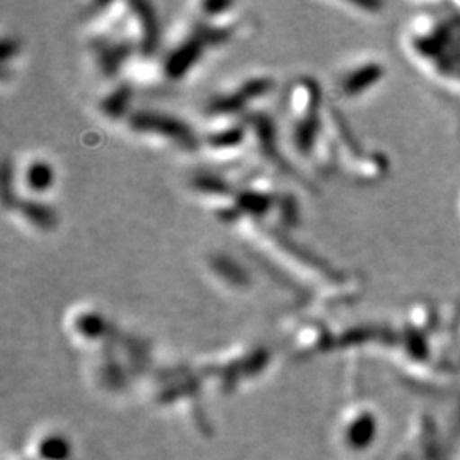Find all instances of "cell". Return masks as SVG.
Wrapping results in <instances>:
<instances>
[{
	"label": "cell",
	"mask_w": 460,
	"mask_h": 460,
	"mask_svg": "<svg viewBox=\"0 0 460 460\" xmlns=\"http://www.w3.org/2000/svg\"><path fill=\"white\" fill-rule=\"evenodd\" d=\"M24 181L30 186V190H33L36 193H43L53 182L51 167L43 161H34L24 171Z\"/></svg>",
	"instance_id": "6da1fadb"
}]
</instances>
